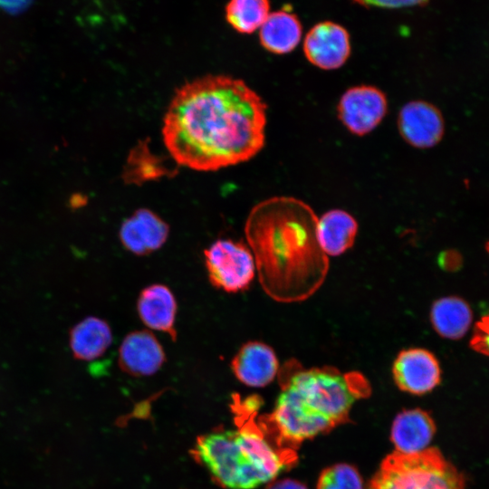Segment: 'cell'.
Segmentation results:
<instances>
[{
  "instance_id": "16",
  "label": "cell",
  "mask_w": 489,
  "mask_h": 489,
  "mask_svg": "<svg viewBox=\"0 0 489 489\" xmlns=\"http://www.w3.org/2000/svg\"><path fill=\"white\" fill-rule=\"evenodd\" d=\"M358 222L342 209H331L318 217L317 236L321 248L329 256H338L354 244Z\"/></svg>"
},
{
  "instance_id": "25",
  "label": "cell",
  "mask_w": 489,
  "mask_h": 489,
  "mask_svg": "<svg viewBox=\"0 0 489 489\" xmlns=\"http://www.w3.org/2000/svg\"><path fill=\"white\" fill-rule=\"evenodd\" d=\"M265 489H308L302 483L293 479L271 481Z\"/></svg>"
},
{
  "instance_id": "19",
  "label": "cell",
  "mask_w": 489,
  "mask_h": 489,
  "mask_svg": "<svg viewBox=\"0 0 489 489\" xmlns=\"http://www.w3.org/2000/svg\"><path fill=\"white\" fill-rule=\"evenodd\" d=\"M473 312L460 297L446 296L436 300L430 309V321L435 331L447 340H459L470 329Z\"/></svg>"
},
{
  "instance_id": "5",
  "label": "cell",
  "mask_w": 489,
  "mask_h": 489,
  "mask_svg": "<svg viewBox=\"0 0 489 489\" xmlns=\"http://www.w3.org/2000/svg\"><path fill=\"white\" fill-rule=\"evenodd\" d=\"M366 489H465L464 476L436 447L387 455Z\"/></svg>"
},
{
  "instance_id": "17",
  "label": "cell",
  "mask_w": 489,
  "mask_h": 489,
  "mask_svg": "<svg viewBox=\"0 0 489 489\" xmlns=\"http://www.w3.org/2000/svg\"><path fill=\"white\" fill-rule=\"evenodd\" d=\"M302 26L298 16L286 10L270 12L259 29L262 46L270 53L285 54L300 43Z\"/></svg>"
},
{
  "instance_id": "24",
  "label": "cell",
  "mask_w": 489,
  "mask_h": 489,
  "mask_svg": "<svg viewBox=\"0 0 489 489\" xmlns=\"http://www.w3.org/2000/svg\"><path fill=\"white\" fill-rule=\"evenodd\" d=\"M28 1H0V8L11 14H18L25 11L31 5Z\"/></svg>"
},
{
  "instance_id": "23",
  "label": "cell",
  "mask_w": 489,
  "mask_h": 489,
  "mask_svg": "<svg viewBox=\"0 0 489 489\" xmlns=\"http://www.w3.org/2000/svg\"><path fill=\"white\" fill-rule=\"evenodd\" d=\"M361 5L366 7H379V8H401V7H411L414 5H427V2L422 1H391V2H358Z\"/></svg>"
},
{
  "instance_id": "8",
  "label": "cell",
  "mask_w": 489,
  "mask_h": 489,
  "mask_svg": "<svg viewBox=\"0 0 489 489\" xmlns=\"http://www.w3.org/2000/svg\"><path fill=\"white\" fill-rule=\"evenodd\" d=\"M302 48L311 64L325 71L336 70L350 58V36L341 24L322 21L307 32Z\"/></svg>"
},
{
  "instance_id": "11",
  "label": "cell",
  "mask_w": 489,
  "mask_h": 489,
  "mask_svg": "<svg viewBox=\"0 0 489 489\" xmlns=\"http://www.w3.org/2000/svg\"><path fill=\"white\" fill-rule=\"evenodd\" d=\"M169 235V225L148 208L137 209L123 220L119 230L122 246L129 253L142 256L161 248Z\"/></svg>"
},
{
  "instance_id": "13",
  "label": "cell",
  "mask_w": 489,
  "mask_h": 489,
  "mask_svg": "<svg viewBox=\"0 0 489 489\" xmlns=\"http://www.w3.org/2000/svg\"><path fill=\"white\" fill-rule=\"evenodd\" d=\"M235 377L243 384L262 388L270 384L279 371L273 349L257 340L244 342L231 360Z\"/></svg>"
},
{
  "instance_id": "12",
  "label": "cell",
  "mask_w": 489,
  "mask_h": 489,
  "mask_svg": "<svg viewBox=\"0 0 489 489\" xmlns=\"http://www.w3.org/2000/svg\"><path fill=\"white\" fill-rule=\"evenodd\" d=\"M166 361V354L157 337L147 330L129 332L119 347L118 365L133 377L155 374Z\"/></svg>"
},
{
  "instance_id": "6",
  "label": "cell",
  "mask_w": 489,
  "mask_h": 489,
  "mask_svg": "<svg viewBox=\"0 0 489 489\" xmlns=\"http://www.w3.org/2000/svg\"><path fill=\"white\" fill-rule=\"evenodd\" d=\"M204 259L210 283L228 293L247 290L256 273L252 252L242 241L217 239L204 250Z\"/></svg>"
},
{
  "instance_id": "1",
  "label": "cell",
  "mask_w": 489,
  "mask_h": 489,
  "mask_svg": "<svg viewBox=\"0 0 489 489\" xmlns=\"http://www.w3.org/2000/svg\"><path fill=\"white\" fill-rule=\"evenodd\" d=\"M266 116L264 101L243 80L208 74L176 90L163 119V141L178 165L215 171L261 151Z\"/></svg>"
},
{
  "instance_id": "15",
  "label": "cell",
  "mask_w": 489,
  "mask_h": 489,
  "mask_svg": "<svg viewBox=\"0 0 489 489\" xmlns=\"http://www.w3.org/2000/svg\"><path fill=\"white\" fill-rule=\"evenodd\" d=\"M435 433L436 425L429 414L415 408L397 415L390 438L396 452L412 455L427 449Z\"/></svg>"
},
{
  "instance_id": "4",
  "label": "cell",
  "mask_w": 489,
  "mask_h": 489,
  "mask_svg": "<svg viewBox=\"0 0 489 489\" xmlns=\"http://www.w3.org/2000/svg\"><path fill=\"white\" fill-rule=\"evenodd\" d=\"M191 454L216 484L227 489H254L296 460L293 450L274 448L254 423L200 436Z\"/></svg>"
},
{
  "instance_id": "22",
  "label": "cell",
  "mask_w": 489,
  "mask_h": 489,
  "mask_svg": "<svg viewBox=\"0 0 489 489\" xmlns=\"http://www.w3.org/2000/svg\"><path fill=\"white\" fill-rule=\"evenodd\" d=\"M470 347L480 354L489 356V312L475 324Z\"/></svg>"
},
{
  "instance_id": "21",
  "label": "cell",
  "mask_w": 489,
  "mask_h": 489,
  "mask_svg": "<svg viewBox=\"0 0 489 489\" xmlns=\"http://www.w3.org/2000/svg\"><path fill=\"white\" fill-rule=\"evenodd\" d=\"M316 489H364L358 470L349 464H336L324 469Z\"/></svg>"
},
{
  "instance_id": "7",
  "label": "cell",
  "mask_w": 489,
  "mask_h": 489,
  "mask_svg": "<svg viewBox=\"0 0 489 489\" xmlns=\"http://www.w3.org/2000/svg\"><path fill=\"white\" fill-rule=\"evenodd\" d=\"M388 111L386 94L372 85H357L341 95L337 113L340 122L352 134L364 136L374 130Z\"/></svg>"
},
{
  "instance_id": "3",
  "label": "cell",
  "mask_w": 489,
  "mask_h": 489,
  "mask_svg": "<svg viewBox=\"0 0 489 489\" xmlns=\"http://www.w3.org/2000/svg\"><path fill=\"white\" fill-rule=\"evenodd\" d=\"M279 383L281 393L264 422L282 450H293L292 446L347 422L354 402L370 393L369 383L358 371L342 373L330 366L303 369L297 360L284 363Z\"/></svg>"
},
{
  "instance_id": "26",
  "label": "cell",
  "mask_w": 489,
  "mask_h": 489,
  "mask_svg": "<svg viewBox=\"0 0 489 489\" xmlns=\"http://www.w3.org/2000/svg\"><path fill=\"white\" fill-rule=\"evenodd\" d=\"M485 249L489 253V241L485 244Z\"/></svg>"
},
{
  "instance_id": "2",
  "label": "cell",
  "mask_w": 489,
  "mask_h": 489,
  "mask_svg": "<svg viewBox=\"0 0 489 489\" xmlns=\"http://www.w3.org/2000/svg\"><path fill=\"white\" fill-rule=\"evenodd\" d=\"M318 216L304 201L272 197L256 204L244 224L263 291L277 302L306 301L323 284L330 262L318 241Z\"/></svg>"
},
{
  "instance_id": "9",
  "label": "cell",
  "mask_w": 489,
  "mask_h": 489,
  "mask_svg": "<svg viewBox=\"0 0 489 489\" xmlns=\"http://www.w3.org/2000/svg\"><path fill=\"white\" fill-rule=\"evenodd\" d=\"M400 136L410 146L429 149L444 137L445 120L439 109L426 101H410L404 104L398 115Z\"/></svg>"
},
{
  "instance_id": "14",
  "label": "cell",
  "mask_w": 489,
  "mask_h": 489,
  "mask_svg": "<svg viewBox=\"0 0 489 489\" xmlns=\"http://www.w3.org/2000/svg\"><path fill=\"white\" fill-rule=\"evenodd\" d=\"M137 312L148 328L168 334L173 341L177 340V303L167 285L153 283L142 289L137 300Z\"/></svg>"
},
{
  "instance_id": "10",
  "label": "cell",
  "mask_w": 489,
  "mask_h": 489,
  "mask_svg": "<svg viewBox=\"0 0 489 489\" xmlns=\"http://www.w3.org/2000/svg\"><path fill=\"white\" fill-rule=\"evenodd\" d=\"M398 388L414 395H423L435 388L441 379V369L436 356L423 348L399 351L392 366Z\"/></svg>"
},
{
  "instance_id": "20",
  "label": "cell",
  "mask_w": 489,
  "mask_h": 489,
  "mask_svg": "<svg viewBox=\"0 0 489 489\" xmlns=\"http://www.w3.org/2000/svg\"><path fill=\"white\" fill-rule=\"evenodd\" d=\"M228 24L237 32L251 34L259 30L270 14L266 0H233L225 8Z\"/></svg>"
},
{
  "instance_id": "18",
  "label": "cell",
  "mask_w": 489,
  "mask_h": 489,
  "mask_svg": "<svg viewBox=\"0 0 489 489\" xmlns=\"http://www.w3.org/2000/svg\"><path fill=\"white\" fill-rule=\"evenodd\" d=\"M112 343V331L103 319L89 316L70 331V348L73 356L91 361L102 356Z\"/></svg>"
}]
</instances>
